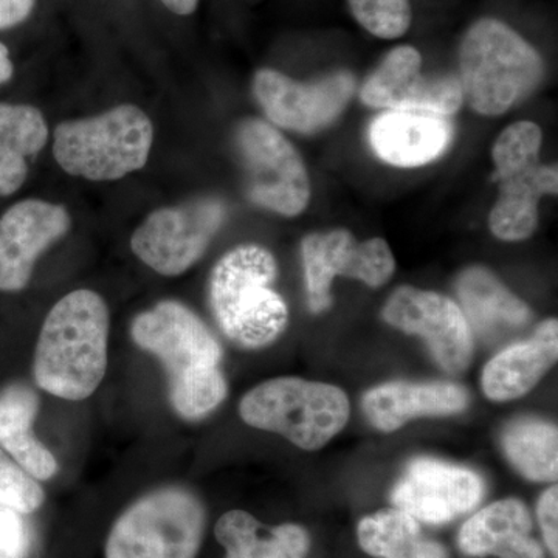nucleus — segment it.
I'll use <instances>...</instances> for the list:
<instances>
[{"label":"nucleus","mask_w":558,"mask_h":558,"mask_svg":"<svg viewBox=\"0 0 558 558\" xmlns=\"http://www.w3.org/2000/svg\"><path fill=\"white\" fill-rule=\"evenodd\" d=\"M131 336L167 371L171 405L179 416L189 421L207 417L227 398L229 388L220 369L222 348L185 304L160 301L135 317Z\"/></svg>","instance_id":"f257e3e1"},{"label":"nucleus","mask_w":558,"mask_h":558,"mask_svg":"<svg viewBox=\"0 0 558 558\" xmlns=\"http://www.w3.org/2000/svg\"><path fill=\"white\" fill-rule=\"evenodd\" d=\"M110 315L105 299L81 289L62 296L44 319L36 344L35 380L65 400L90 398L108 369Z\"/></svg>","instance_id":"f03ea898"},{"label":"nucleus","mask_w":558,"mask_h":558,"mask_svg":"<svg viewBox=\"0 0 558 558\" xmlns=\"http://www.w3.org/2000/svg\"><path fill=\"white\" fill-rule=\"evenodd\" d=\"M277 277V259L255 244L230 250L213 269L209 306L220 330L238 347H269L288 328V304L271 289Z\"/></svg>","instance_id":"7ed1b4c3"},{"label":"nucleus","mask_w":558,"mask_h":558,"mask_svg":"<svg viewBox=\"0 0 558 558\" xmlns=\"http://www.w3.org/2000/svg\"><path fill=\"white\" fill-rule=\"evenodd\" d=\"M542 57L505 22L476 21L459 47V84L462 97L481 116L508 112L538 86Z\"/></svg>","instance_id":"20e7f679"},{"label":"nucleus","mask_w":558,"mask_h":558,"mask_svg":"<svg viewBox=\"0 0 558 558\" xmlns=\"http://www.w3.org/2000/svg\"><path fill=\"white\" fill-rule=\"evenodd\" d=\"M153 143L149 117L137 106L121 105L100 116L58 124L53 156L70 175L112 182L145 168Z\"/></svg>","instance_id":"39448f33"},{"label":"nucleus","mask_w":558,"mask_h":558,"mask_svg":"<svg viewBox=\"0 0 558 558\" xmlns=\"http://www.w3.org/2000/svg\"><path fill=\"white\" fill-rule=\"evenodd\" d=\"M351 405L333 385L299 377L264 381L242 398L240 414L250 427L278 433L300 449L325 447L347 425Z\"/></svg>","instance_id":"423d86ee"},{"label":"nucleus","mask_w":558,"mask_h":558,"mask_svg":"<svg viewBox=\"0 0 558 558\" xmlns=\"http://www.w3.org/2000/svg\"><path fill=\"white\" fill-rule=\"evenodd\" d=\"M543 132L532 121H519L501 132L492 149L499 197L488 216L492 233L501 241H524L538 226V202L556 196L557 165L539 163Z\"/></svg>","instance_id":"0eeeda50"},{"label":"nucleus","mask_w":558,"mask_h":558,"mask_svg":"<svg viewBox=\"0 0 558 558\" xmlns=\"http://www.w3.org/2000/svg\"><path fill=\"white\" fill-rule=\"evenodd\" d=\"M205 510L185 488L168 487L135 501L113 524L106 558H196Z\"/></svg>","instance_id":"6e6552de"},{"label":"nucleus","mask_w":558,"mask_h":558,"mask_svg":"<svg viewBox=\"0 0 558 558\" xmlns=\"http://www.w3.org/2000/svg\"><path fill=\"white\" fill-rule=\"evenodd\" d=\"M245 193L253 204L286 218L299 216L311 201V180L299 150L267 121L248 119L236 131Z\"/></svg>","instance_id":"1a4fd4ad"},{"label":"nucleus","mask_w":558,"mask_h":558,"mask_svg":"<svg viewBox=\"0 0 558 558\" xmlns=\"http://www.w3.org/2000/svg\"><path fill=\"white\" fill-rule=\"evenodd\" d=\"M226 213L223 202L215 197L156 209L132 234V252L157 274L179 277L207 252Z\"/></svg>","instance_id":"9d476101"},{"label":"nucleus","mask_w":558,"mask_h":558,"mask_svg":"<svg viewBox=\"0 0 558 558\" xmlns=\"http://www.w3.org/2000/svg\"><path fill=\"white\" fill-rule=\"evenodd\" d=\"M306 274L307 303L314 314L329 310L330 288L337 277L360 279L369 288H381L396 269L388 242L373 238L355 240L351 231L337 229L312 233L301 244Z\"/></svg>","instance_id":"9b49d317"},{"label":"nucleus","mask_w":558,"mask_h":558,"mask_svg":"<svg viewBox=\"0 0 558 558\" xmlns=\"http://www.w3.org/2000/svg\"><path fill=\"white\" fill-rule=\"evenodd\" d=\"M354 76L337 72L300 83L274 69H260L253 78V94L267 119L282 130L312 134L333 123L351 101Z\"/></svg>","instance_id":"f8f14e48"},{"label":"nucleus","mask_w":558,"mask_h":558,"mask_svg":"<svg viewBox=\"0 0 558 558\" xmlns=\"http://www.w3.org/2000/svg\"><path fill=\"white\" fill-rule=\"evenodd\" d=\"M381 315L392 328L427 341L440 368L449 373L468 368L473 352L472 328L449 296L403 286L389 296Z\"/></svg>","instance_id":"ddd939ff"},{"label":"nucleus","mask_w":558,"mask_h":558,"mask_svg":"<svg viewBox=\"0 0 558 558\" xmlns=\"http://www.w3.org/2000/svg\"><path fill=\"white\" fill-rule=\"evenodd\" d=\"M360 98L374 109L416 110L442 117L453 116L464 102L458 76L428 78L422 73L421 53L411 46L389 51L363 84Z\"/></svg>","instance_id":"4468645a"},{"label":"nucleus","mask_w":558,"mask_h":558,"mask_svg":"<svg viewBox=\"0 0 558 558\" xmlns=\"http://www.w3.org/2000/svg\"><path fill=\"white\" fill-rule=\"evenodd\" d=\"M483 495V480L472 470L418 458L392 488L391 499L396 508L417 521L446 524L475 509Z\"/></svg>","instance_id":"2eb2a0df"},{"label":"nucleus","mask_w":558,"mask_h":558,"mask_svg":"<svg viewBox=\"0 0 558 558\" xmlns=\"http://www.w3.org/2000/svg\"><path fill=\"white\" fill-rule=\"evenodd\" d=\"M72 227L68 208L40 199L17 202L0 216V292L27 288L36 260Z\"/></svg>","instance_id":"dca6fc26"},{"label":"nucleus","mask_w":558,"mask_h":558,"mask_svg":"<svg viewBox=\"0 0 558 558\" xmlns=\"http://www.w3.org/2000/svg\"><path fill=\"white\" fill-rule=\"evenodd\" d=\"M450 121L436 113L387 110L369 126V143L381 160L416 168L442 156L451 143Z\"/></svg>","instance_id":"f3484780"},{"label":"nucleus","mask_w":558,"mask_h":558,"mask_svg":"<svg viewBox=\"0 0 558 558\" xmlns=\"http://www.w3.org/2000/svg\"><path fill=\"white\" fill-rule=\"evenodd\" d=\"M469 392L449 381H391L369 389L363 411L374 427L391 433L414 417L450 416L468 409Z\"/></svg>","instance_id":"a211bd4d"},{"label":"nucleus","mask_w":558,"mask_h":558,"mask_svg":"<svg viewBox=\"0 0 558 558\" xmlns=\"http://www.w3.org/2000/svg\"><path fill=\"white\" fill-rule=\"evenodd\" d=\"M557 319H546L534 336L499 351L484 366V395L494 402H509L527 395L557 363Z\"/></svg>","instance_id":"6ab92c4d"},{"label":"nucleus","mask_w":558,"mask_h":558,"mask_svg":"<svg viewBox=\"0 0 558 558\" xmlns=\"http://www.w3.org/2000/svg\"><path fill=\"white\" fill-rule=\"evenodd\" d=\"M532 520L519 499H502L472 517L459 532V546L473 557L545 558L531 537Z\"/></svg>","instance_id":"aec40b11"},{"label":"nucleus","mask_w":558,"mask_h":558,"mask_svg":"<svg viewBox=\"0 0 558 558\" xmlns=\"http://www.w3.org/2000/svg\"><path fill=\"white\" fill-rule=\"evenodd\" d=\"M457 293L469 325L487 339L523 328L531 319L527 304L483 267L462 271L457 279Z\"/></svg>","instance_id":"412c9836"},{"label":"nucleus","mask_w":558,"mask_h":558,"mask_svg":"<svg viewBox=\"0 0 558 558\" xmlns=\"http://www.w3.org/2000/svg\"><path fill=\"white\" fill-rule=\"evenodd\" d=\"M38 410V395L27 385L3 388L0 391V446L33 478L49 481L57 475L58 462L33 432Z\"/></svg>","instance_id":"4be33fe9"},{"label":"nucleus","mask_w":558,"mask_h":558,"mask_svg":"<svg viewBox=\"0 0 558 558\" xmlns=\"http://www.w3.org/2000/svg\"><path fill=\"white\" fill-rule=\"evenodd\" d=\"M216 538L226 558H304L310 535L296 524L267 529L244 510H230L216 524Z\"/></svg>","instance_id":"5701e85b"},{"label":"nucleus","mask_w":558,"mask_h":558,"mask_svg":"<svg viewBox=\"0 0 558 558\" xmlns=\"http://www.w3.org/2000/svg\"><path fill=\"white\" fill-rule=\"evenodd\" d=\"M359 543L377 558H447L438 543L422 535L417 520L400 509L381 510L360 521Z\"/></svg>","instance_id":"b1692460"},{"label":"nucleus","mask_w":558,"mask_h":558,"mask_svg":"<svg viewBox=\"0 0 558 558\" xmlns=\"http://www.w3.org/2000/svg\"><path fill=\"white\" fill-rule=\"evenodd\" d=\"M502 447L513 468L524 478L556 483L558 476V432L542 421H520L506 429Z\"/></svg>","instance_id":"393cba45"},{"label":"nucleus","mask_w":558,"mask_h":558,"mask_svg":"<svg viewBox=\"0 0 558 558\" xmlns=\"http://www.w3.org/2000/svg\"><path fill=\"white\" fill-rule=\"evenodd\" d=\"M47 142L49 126L38 108L0 102V150L27 159L46 148Z\"/></svg>","instance_id":"a878e982"},{"label":"nucleus","mask_w":558,"mask_h":558,"mask_svg":"<svg viewBox=\"0 0 558 558\" xmlns=\"http://www.w3.org/2000/svg\"><path fill=\"white\" fill-rule=\"evenodd\" d=\"M355 21L381 39H398L409 32L413 10L410 0H348Z\"/></svg>","instance_id":"bb28decb"},{"label":"nucleus","mask_w":558,"mask_h":558,"mask_svg":"<svg viewBox=\"0 0 558 558\" xmlns=\"http://www.w3.org/2000/svg\"><path fill=\"white\" fill-rule=\"evenodd\" d=\"M46 494L38 480L0 450V506L17 513L36 512L44 505Z\"/></svg>","instance_id":"cd10ccee"},{"label":"nucleus","mask_w":558,"mask_h":558,"mask_svg":"<svg viewBox=\"0 0 558 558\" xmlns=\"http://www.w3.org/2000/svg\"><path fill=\"white\" fill-rule=\"evenodd\" d=\"M27 178V159L17 154L0 150V197L17 193Z\"/></svg>","instance_id":"c85d7f7f"},{"label":"nucleus","mask_w":558,"mask_h":558,"mask_svg":"<svg viewBox=\"0 0 558 558\" xmlns=\"http://www.w3.org/2000/svg\"><path fill=\"white\" fill-rule=\"evenodd\" d=\"M538 519L543 537L554 558L558 557V488H548L538 502Z\"/></svg>","instance_id":"c756f323"},{"label":"nucleus","mask_w":558,"mask_h":558,"mask_svg":"<svg viewBox=\"0 0 558 558\" xmlns=\"http://www.w3.org/2000/svg\"><path fill=\"white\" fill-rule=\"evenodd\" d=\"M36 0H0V31L16 27L31 17Z\"/></svg>","instance_id":"7c9ffc66"},{"label":"nucleus","mask_w":558,"mask_h":558,"mask_svg":"<svg viewBox=\"0 0 558 558\" xmlns=\"http://www.w3.org/2000/svg\"><path fill=\"white\" fill-rule=\"evenodd\" d=\"M161 3L179 16H189L196 11L199 0H161Z\"/></svg>","instance_id":"2f4dec72"},{"label":"nucleus","mask_w":558,"mask_h":558,"mask_svg":"<svg viewBox=\"0 0 558 558\" xmlns=\"http://www.w3.org/2000/svg\"><path fill=\"white\" fill-rule=\"evenodd\" d=\"M14 75V65L10 60V51L5 44L0 43V86L9 83Z\"/></svg>","instance_id":"473e14b6"},{"label":"nucleus","mask_w":558,"mask_h":558,"mask_svg":"<svg viewBox=\"0 0 558 558\" xmlns=\"http://www.w3.org/2000/svg\"><path fill=\"white\" fill-rule=\"evenodd\" d=\"M0 558H5L3 557L2 550H0Z\"/></svg>","instance_id":"72a5a7b5"}]
</instances>
